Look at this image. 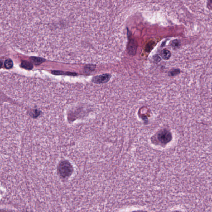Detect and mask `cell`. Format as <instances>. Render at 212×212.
I'll return each instance as SVG.
<instances>
[{"mask_svg": "<svg viewBox=\"0 0 212 212\" xmlns=\"http://www.w3.org/2000/svg\"><path fill=\"white\" fill-rule=\"evenodd\" d=\"M118 6L111 1H34L32 51L70 64L114 61L120 51Z\"/></svg>", "mask_w": 212, "mask_h": 212, "instance_id": "cell-1", "label": "cell"}, {"mask_svg": "<svg viewBox=\"0 0 212 212\" xmlns=\"http://www.w3.org/2000/svg\"><path fill=\"white\" fill-rule=\"evenodd\" d=\"M73 172L71 165L66 161L61 162L58 167V172L60 176L63 178L69 177Z\"/></svg>", "mask_w": 212, "mask_h": 212, "instance_id": "cell-2", "label": "cell"}, {"mask_svg": "<svg viewBox=\"0 0 212 212\" xmlns=\"http://www.w3.org/2000/svg\"><path fill=\"white\" fill-rule=\"evenodd\" d=\"M171 133L167 131H162L159 133L157 136V139L159 143L165 144L169 143L172 139Z\"/></svg>", "mask_w": 212, "mask_h": 212, "instance_id": "cell-3", "label": "cell"}, {"mask_svg": "<svg viewBox=\"0 0 212 212\" xmlns=\"http://www.w3.org/2000/svg\"><path fill=\"white\" fill-rule=\"evenodd\" d=\"M137 45L136 42L134 40H131L128 45V53L131 55H134L136 54V49H137Z\"/></svg>", "mask_w": 212, "mask_h": 212, "instance_id": "cell-4", "label": "cell"}, {"mask_svg": "<svg viewBox=\"0 0 212 212\" xmlns=\"http://www.w3.org/2000/svg\"><path fill=\"white\" fill-rule=\"evenodd\" d=\"M171 55L172 54L170 51L167 49H164L161 52V56L164 60H168L170 58Z\"/></svg>", "mask_w": 212, "mask_h": 212, "instance_id": "cell-5", "label": "cell"}, {"mask_svg": "<svg viewBox=\"0 0 212 212\" xmlns=\"http://www.w3.org/2000/svg\"><path fill=\"white\" fill-rule=\"evenodd\" d=\"M21 66L23 68L26 69L30 70L33 68L32 64L27 61H23L22 63Z\"/></svg>", "mask_w": 212, "mask_h": 212, "instance_id": "cell-6", "label": "cell"}, {"mask_svg": "<svg viewBox=\"0 0 212 212\" xmlns=\"http://www.w3.org/2000/svg\"><path fill=\"white\" fill-rule=\"evenodd\" d=\"M172 47L174 49H176L179 48L181 45V42L178 40H175L172 41L171 43Z\"/></svg>", "mask_w": 212, "mask_h": 212, "instance_id": "cell-7", "label": "cell"}, {"mask_svg": "<svg viewBox=\"0 0 212 212\" xmlns=\"http://www.w3.org/2000/svg\"><path fill=\"white\" fill-rule=\"evenodd\" d=\"M5 66L7 69H10L13 67V61L10 59H7L5 62Z\"/></svg>", "mask_w": 212, "mask_h": 212, "instance_id": "cell-8", "label": "cell"}, {"mask_svg": "<svg viewBox=\"0 0 212 212\" xmlns=\"http://www.w3.org/2000/svg\"><path fill=\"white\" fill-rule=\"evenodd\" d=\"M31 59L32 61L35 64H39L43 62L42 59L41 58H38V57H32Z\"/></svg>", "mask_w": 212, "mask_h": 212, "instance_id": "cell-9", "label": "cell"}, {"mask_svg": "<svg viewBox=\"0 0 212 212\" xmlns=\"http://www.w3.org/2000/svg\"><path fill=\"white\" fill-rule=\"evenodd\" d=\"M153 59L154 61L156 63H158L160 61V57H159V56L157 55H155L154 56Z\"/></svg>", "mask_w": 212, "mask_h": 212, "instance_id": "cell-10", "label": "cell"}, {"mask_svg": "<svg viewBox=\"0 0 212 212\" xmlns=\"http://www.w3.org/2000/svg\"><path fill=\"white\" fill-rule=\"evenodd\" d=\"M2 63H1V61H0V68H1V66H2Z\"/></svg>", "mask_w": 212, "mask_h": 212, "instance_id": "cell-11", "label": "cell"}]
</instances>
